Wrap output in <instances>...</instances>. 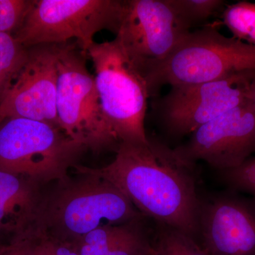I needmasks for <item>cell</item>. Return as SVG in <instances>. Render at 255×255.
Instances as JSON below:
<instances>
[{
	"instance_id": "6da1fadb",
	"label": "cell",
	"mask_w": 255,
	"mask_h": 255,
	"mask_svg": "<svg viewBox=\"0 0 255 255\" xmlns=\"http://www.w3.org/2000/svg\"><path fill=\"white\" fill-rule=\"evenodd\" d=\"M194 165L175 148L148 138L146 143L121 142L110 164L87 169L118 188L146 218L197 241L201 198Z\"/></svg>"
},
{
	"instance_id": "7a4b0ae2",
	"label": "cell",
	"mask_w": 255,
	"mask_h": 255,
	"mask_svg": "<svg viewBox=\"0 0 255 255\" xmlns=\"http://www.w3.org/2000/svg\"><path fill=\"white\" fill-rule=\"evenodd\" d=\"M74 169L76 177L68 175L44 188L36 223L40 233L75 243L102 226L145 217L112 183L85 166L77 164Z\"/></svg>"
},
{
	"instance_id": "3957f363",
	"label": "cell",
	"mask_w": 255,
	"mask_h": 255,
	"mask_svg": "<svg viewBox=\"0 0 255 255\" xmlns=\"http://www.w3.org/2000/svg\"><path fill=\"white\" fill-rule=\"evenodd\" d=\"M86 56L95 68L96 86L106 121L120 142L146 143L145 118L150 95L145 77L117 38L95 43Z\"/></svg>"
},
{
	"instance_id": "277c9868",
	"label": "cell",
	"mask_w": 255,
	"mask_h": 255,
	"mask_svg": "<svg viewBox=\"0 0 255 255\" xmlns=\"http://www.w3.org/2000/svg\"><path fill=\"white\" fill-rule=\"evenodd\" d=\"M86 150L60 128L45 122L10 118L0 124V169L43 186L68 177Z\"/></svg>"
},
{
	"instance_id": "5b68a950",
	"label": "cell",
	"mask_w": 255,
	"mask_h": 255,
	"mask_svg": "<svg viewBox=\"0 0 255 255\" xmlns=\"http://www.w3.org/2000/svg\"><path fill=\"white\" fill-rule=\"evenodd\" d=\"M58 46L56 110L60 128L94 152L117 151L118 137L106 121L86 55L73 43Z\"/></svg>"
},
{
	"instance_id": "8992f818",
	"label": "cell",
	"mask_w": 255,
	"mask_h": 255,
	"mask_svg": "<svg viewBox=\"0 0 255 255\" xmlns=\"http://www.w3.org/2000/svg\"><path fill=\"white\" fill-rule=\"evenodd\" d=\"M255 70V46L216 28L190 31L147 78L150 95L159 87L194 85Z\"/></svg>"
},
{
	"instance_id": "52a82bcc",
	"label": "cell",
	"mask_w": 255,
	"mask_h": 255,
	"mask_svg": "<svg viewBox=\"0 0 255 255\" xmlns=\"http://www.w3.org/2000/svg\"><path fill=\"white\" fill-rule=\"evenodd\" d=\"M125 4L121 0H33L14 37L27 48L65 44L74 38L86 55L98 32L118 33Z\"/></svg>"
},
{
	"instance_id": "ba28073f",
	"label": "cell",
	"mask_w": 255,
	"mask_h": 255,
	"mask_svg": "<svg viewBox=\"0 0 255 255\" xmlns=\"http://www.w3.org/2000/svg\"><path fill=\"white\" fill-rule=\"evenodd\" d=\"M190 29L172 0H127L116 38L147 80Z\"/></svg>"
},
{
	"instance_id": "9c48e42d",
	"label": "cell",
	"mask_w": 255,
	"mask_h": 255,
	"mask_svg": "<svg viewBox=\"0 0 255 255\" xmlns=\"http://www.w3.org/2000/svg\"><path fill=\"white\" fill-rule=\"evenodd\" d=\"M255 70L215 81L171 87L159 103L166 128L175 135L191 134L228 111L249 102Z\"/></svg>"
},
{
	"instance_id": "30bf717a",
	"label": "cell",
	"mask_w": 255,
	"mask_h": 255,
	"mask_svg": "<svg viewBox=\"0 0 255 255\" xmlns=\"http://www.w3.org/2000/svg\"><path fill=\"white\" fill-rule=\"evenodd\" d=\"M189 163L204 160L220 171L236 168L255 155V110L251 102L228 111L191 133L175 148Z\"/></svg>"
},
{
	"instance_id": "8fae6325",
	"label": "cell",
	"mask_w": 255,
	"mask_h": 255,
	"mask_svg": "<svg viewBox=\"0 0 255 255\" xmlns=\"http://www.w3.org/2000/svg\"><path fill=\"white\" fill-rule=\"evenodd\" d=\"M198 243L209 255H255V197L227 189L200 199Z\"/></svg>"
},
{
	"instance_id": "7c38bea8",
	"label": "cell",
	"mask_w": 255,
	"mask_h": 255,
	"mask_svg": "<svg viewBox=\"0 0 255 255\" xmlns=\"http://www.w3.org/2000/svg\"><path fill=\"white\" fill-rule=\"evenodd\" d=\"M28 48L27 60L0 105V124L7 119L23 118L60 128L56 110L58 46Z\"/></svg>"
},
{
	"instance_id": "4fadbf2b",
	"label": "cell",
	"mask_w": 255,
	"mask_h": 255,
	"mask_svg": "<svg viewBox=\"0 0 255 255\" xmlns=\"http://www.w3.org/2000/svg\"><path fill=\"white\" fill-rule=\"evenodd\" d=\"M45 186L0 169V236L11 239L36 229Z\"/></svg>"
},
{
	"instance_id": "5bb4252c",
	"label": "cell",
	"mask_w": 255,
	"mask_h": 255,
	"mask_svg": "<svg viewBox=\"0 0 255 255\" xmlns=\"http://www.w3.org/2000/svg\"><path fill=\"white\" fill-rule=\"evenodd\" d=\"M145 218L102 226L74 244L80 255H150L152 239Z\"/></svg>"
},
{
	"instance_id": "9a60e30c",
	"label": "cell",
	"mask_w": 255,
	"mask_h": 255,
	"mask_svg": "<svg viewBox=\"0 0 255 255\" xmlns=\"http://www.w3.org/2000/svg\"><path fill=\"white\" fill-rule=\"evenodd\" d=\"M28 48L14 36L0 33V105L27 60Z\"/></svg>"
},
{
	"instance_id": "2e32d148",
	"label": "cell",
	"mask_w": 255,
	"mask_h": 255,
	"mask_svg": "<svg viewBox=\"0 0 255 255\" xmlns=\"http://www.w3.org/2000/svg\"><path fill=\"white\" fill-rule=\"evenodd\" d=\"M150 255H209L194 238L168 226L157 224Z\"/></svg>"
},
{
	"instance_id": "e0dca14e",
	"label": "cell",
	"mask_w": 255,
	"mask_h": 255,
	"mask_svg": "<svg viewBox=\"0 0 255 255\" xmlns=\"http://www.w3.org/2000/svg\"><path fill=\"white\" fill-rule=\"evenodd\" d=\"M223 21L234 38L255 46V3L243 1L228 5Z\"/></svg>"
},
{
	"instance_id": "ac0fdd59",
	"label": "cell",
	"mask_w": 255,
	"mask_h": 255,
	"mask_svg": "<svg viewBox=\"0 0 255 255\" xmlns=\"http://www.w3.org/2000/svg\"><path fill=\"white\" fill-rule=\"evenodd\" d=\"M33 4V0H0V33L14 36Z\"/></svg>"
},
{
	"instance_id": "d6986e66",
	"label": "cell",
	"mask_w": 255,
	"mask_h": 255,
	"mask_svg": "<svg viewBox=\"0 0 255 255\" xmlns=\"http://www.w3.org/2000/svg\"><path fill=\"white\" fill-rule=\"evenodd\" d=\"M219 175L227 189L255 197V155L236 168L220 171Z\"/></svg>"
},
{
	"instance_id": "ffe728a7",
	"label": "cell",
	"mask_w": 255,
	"mask_h": 255,
	"mask_svg": "<svg viewBox=\"0 0 255 255\" xmlns=\"http://www.w3.org/2000/svg\"><path fill=\"white\" fill-rule=\"evenodd\" d=\"M172 2L190 28L207 20L224 5L221 0H172Z\"/></svg>"
},
{
	"instance_id": "44dd1931",
	"label": "cell",
	"mask_w": 255,
	"mask_h": 255,
	"mask_svg": "<svg viewBox=\"0 0 255 255\" xmlns=\"http://www.w3.org/2000/svg\"><path fill=\"white\" fill-rule=\"evenodd\" d=\"M38 234L37 229H34L13 238L0 248V255H34Z\"/></svg>"
},
{
	"instance_id": "7402d4cb",
	"label": "cell",
	"mask_w": 255,
	"mask_h": 255,
	"mask_svg": "<svg viewBox=\"0 0 255 255\" xmlns=\"http://www.w3.org/2000/svg\"><path fill=\"white\" fill-rule=\"evenodd\" d=\"M38 233L39 234L35 246L34 255H55L54 246L52 240L39 231Z\"/></svg>"
},
{
	"instance_id": "603a6c76",
	"label": "cell",
	"mask_w": 255,
	"mask_h": 255,
	"mask_svg": "<svg viewBox=\"0 0 255 255\" xmlns=\"http://www.w3.org/2000/svg\"><path fill=\"white\" fill-rule=\"evenodd\" d=\"M51 240L54 246L55 255H80L74 243Z\"/></svg>"
},
{
	"instance_id": "cb8c5ba5",
	"label": "cell",
	"mask_w": 255,
	"mask_h": 255,
	"mask_svg": "<svg viewBox=\"0 0 255 255\" xmlns=\"http://www.w3.org/2000/svg\"><path fill=\"white\" fill-rule=\"evenodd\" d=\"M249 100L255 110V76L251 82L249 92Z\"/></svg>"
},
{
	"instance_id": "d4e9b609",
	"label": "cell",
	"mask_w": 255,
	"mask_h": 255,
	"mask_svg": "<svg viewBox=\"0 0 255 255\" xmlns=\"http://www.w3.org/2000/svg\"><path fill=\"white\" fill-rule=\"evenodd\" d=\"M1 238H1V236H0V248H1V247L4 246L5 243H3L2 240H1Z\"/></svg>"
}]
</instances>
